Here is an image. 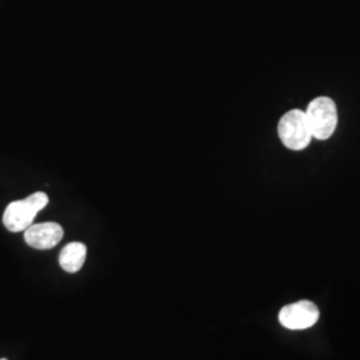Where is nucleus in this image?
I'll return each mask as SVG.
<instances>
[{"label": "nucleus", "instance_id": "423d86ee", "mask_svg": "<svg viewBox=\"0 0 360 360\" xmlns=\"http://www.w3.org/2000/svg\"><path fill=\"white\" fill-rule=\"evenodd\" d=\"M87 257V247L80 242H72L65 245L59 257L60 267L70 274L82 270Z\"/></svg>", "mask_w": 360, "mask_h": 360}, {"label": "nucleus", "instance_id": "f257e3e1", "mask_svg": "<svg viewBox=\"0 0 360 360\" xmlns=\"http://www.w3.org/2000/svg\"><path fill=\"white\" fill-rule=\"evenodd\" d=\"M50 199L44 193H35L26 199L10 203L3 214V224L11 232L26 231L39 212L49 205Z\"/></svg>", "mask_w": 360, "mask_h": 360}, {"label": "nucleus", "instance_id": "0eeeda50", "mask_svg": "<svg viewBox=\"0 0 360 360\" xmlns=\"http://www.w3.org/2000/svg\"><path fill=\"white\" fill-rule=\"evenodd\" d=\"M0 360H7V359H0Z\"/></svg>", "mask_w": 360, "mask_h": 360}, {"label": "nucleus", "instance_id": "f03ea898", "mask_svg": "<svg viewBox=\"0 0 360 360\" xmlns=\"http://www.w3.org/2000/svg\"><path fill=\"white\" fill-rule=\"evenodd\" d=\"M312 138L326 141L333 136L338 124V111L334 101L327 96L314 99L306 111Z\"/></svg>", "mask_w": 360, "mask_h": 360}, {"label": "nucleus", "instance_id": "7ed1b4c3", "mask_svg": "<svg viewBox=\"0 0 360 360\" xmlns=\"http://www.w3.org/2000/svg\"><path fill=\"white\" fill-rule=\"evenodd\" d=\"M278 134L287 148L294 151L304 150L312 139L306 112L302 110L285 112L278 124Z\"/></svg>", "mask_w": 360, "mask_h": 360}, {"label": "nucleus", "instance_id": "20e7f679", "mask_svg": "<svg viewBox=\"0 0 360 360\" xmlns=\"http://www.w3.org/2000/svg\"><path fill=\"white\" fill-rule=\"evenodd\" d=\"M318 321L319 309L309 300L288 304L279 312V322L288 330H306Z\"/></svg>", "mask_w": 360, "mask_h": 360}, {"label": "nucleus", "instance_id": "39448f33", "mask_svg": "<svg viewBox=\"0 0 360 360\" xmlns=\"http://www.w3.org/2000/svg\"><path fill=\"white\" fill-rule=\"evenodd\" d=\"M63 229L60 224L47 221L32 224L25 231L27 245L37 250H50L63 239Z\"/></svg>", "mask_w": 360, "mask_h": 360}]
</instances>
